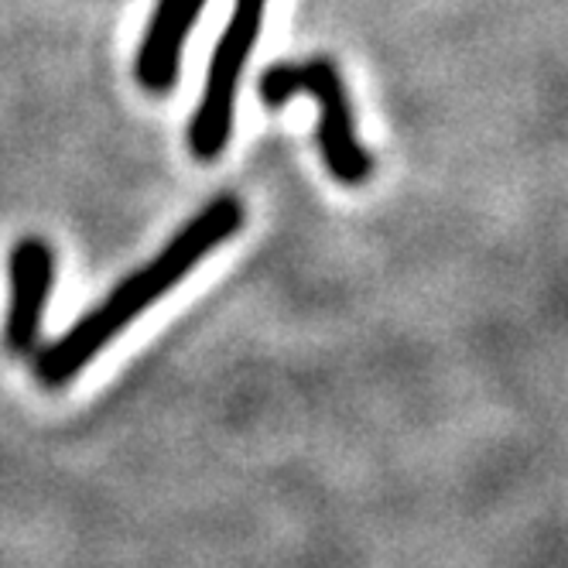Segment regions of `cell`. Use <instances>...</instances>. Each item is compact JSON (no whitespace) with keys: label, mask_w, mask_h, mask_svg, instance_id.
Wrapping results in <instances>:
<instances>
[{"label":"cell","mask_w":568,"mask_h":568,"mask_svg":"<svg viewBox=\"0 0 568 568\" xmlns=\"http://www.w3.org/2000/svg\"><path fill=\"white\" fill-rule=\"evenodd\" d=\"M243 226V202L236 195H216L206 202L144 267L128 274L116 288L93 305L83 318L69 326L55 343H49L34 359V377L45 387H65L90 363L124 333L131 322L141 318L158 298H165L175 284L195 271V264L213 254Z\"/></svg>","instance_id":"obj_1"},{"label":"cell","mask_w":568,"mask_h":568,"mask_svg":"<svg viewBox=\"0 0 568 568\" xmlns=\"http://www.w3.org/2000/svg\"><path fill=\"white\" fill-rule=\"evenodd\" d=\"M11 298L4 318V346L14 356H28L42 339V318L55 284V251L42 236H24L14 243L11 264Z\"/></svg>","instance_id":"obj_4"},{"label":"cell","mask_w":568,"mask_h":568,"mask_svg":"<svg viewBox=\"0 0 568 568\" xmlns=\"http://www.w3.org/2000/svg\"><path fill=\"white\" fill-rule=\"evenodd\" d=\"M264 11H267V0H233V14L210 59L206 87H202L199 106L189 124V148L199 161L220 158L230 141L236 90H240L243 72H247L251 52L257 45Z\"/></svg>","instance_id":"obj_3"},{"label":"cell","mask_w":568,"mask_h":568,"mask_svg":"<svg viewBox=\"0 0 568 568\" xmlns=\"http://www.w3.org/2000/svg\"><path fill=\"white\" fill-rule=\"evenodd\" d=\"M295 93H305L318 106V148L329 175L339 185H363L374 172L367 148L356 138V113L349 90L333 59H305V62H274L257 79V97L264 106L277 110Z\"/></svg>","instance_id":"obj_2"},{"label":"cell","mask_w":568,"mask_h":568,"mask_svg":"<svg viewBox=\"0 0 568 568\" xmlns=\"http://www.w3.org/2000/svg\"><path fill=\"white\" fill-rule=\"evenodd\" d=\"M206 8V0H158L138 49V83L148 93H169L182 69V52L189 34Z\"/></svg>","instance_id":"obj_5"}]
</instances>
